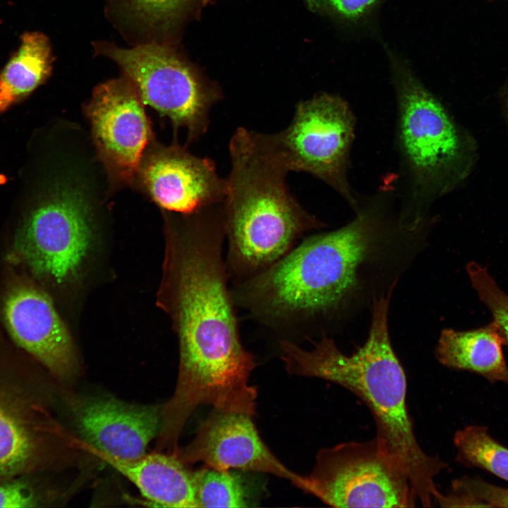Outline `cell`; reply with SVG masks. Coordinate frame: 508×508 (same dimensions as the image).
Here are the masks:
<instances>
[{"label": "cell", "mask_w": 508, "mask_h": 508, "mask_svg": "<svg viewBox=\"0 0 508 508\" xmlns=\"http://www.w3.org/2000/svg\"><path fill=\"white\" fill-rule=\"evenodd\" d=\"M97 56L115 62L135 85L144 104L186 128L188 141L202 135L219 94L208 86L174 46L145 44L130 49L105 41L92 43Z\"/></svg>", "instance_id": "obj_7"}, {"label": "cell", "mask_w": 508, "mask_h": 508, "mask_svg": "<svg viewBox=\"0 0 508 508\" xmlns=\"http://www.w3.org/2000/svg\"><path fill=\"white\" fill-rule=\"evenodd\" d=\"M25 476L0 478V507L28 508L41 505L42 497Z\"/></svg>", "instance_id": "obj_25"}, {"label": "cell", "mask_w": 508, "mask_h": 508, "mask_svg": "<svg viewBox=\"0 0 508 508\" xmlns=\"http://www.w3.org/2000/svg\"><path fill=\"white\" fill-rule=\"evenodd\" d=\"M435 504L441 507H508V489L491 485L479 478L463 476L452 482L449 492H440Z\"/></svg>", "instance_id": "obj_22"}, {"label": "cell", "mask_w": 508, "mask_h": 508, "mask_svg": "<svg viewBox=\"0 0 508 508\" xmlns=\"http://www.w3.org/2000/svg\"><path fill=\"white\" fill-rule=\"evenodd\" d=\"M137 177L162 207L190 214L224 202L226 182L215 163L174 144L155 145L144 153Z\"/></svg>", "instance_id": "obj_13"}, {"label": "cell", "mask_w": 508, "mask_h": 508, "mask_svg": "<svg viewBox=\"0 0 508 508\" xmlns=\"http://www.w3.org/2000/svg\"><path fill=\"white\" fill-rule=\"evenodd\" d=\"M395 92L394 143L399 173L394 183L399 217L424 222L426 213L464 177L468 146L447 109L413 73L390 54Z\"/></svg>", "instance_id": "obj_5"}, {"label": "cell", "mask_w": 508, "mask_h": 508, "mask_svg": "<svg viewBox=\"0 0 508 508\" xmlns=\"http://www.w3.org/2000/svg\"><path fill=\"white\" fill-rule=\"evenodd\" d=\"M143 102L126 76L96 87L86 113L97 150L117 181L132 182L150 138Z\"/></svg>", "instance_id": "obj_10"}, {"label": "cell", "mask_w": 508, "mask_h": 508, "mask_svg": "<svg viewBox=\"0 0 508 508\" xmlns=\"http://www.w3.org/2000/svg\"><path fill=\"white\" fill-rule=\"evenodd\" d=\"M52 56L48 38L27 32L18 52L0 73V113L30 94L49 77Z\"/></svg>", "instance_id": "obj_19"}, {"label": "cell", "mask_w": 508, "mask_h": 508, "mask_svg": "<svg viewBox=\"0 0 508 508\" xmlns=\"http://www.w3.org/2000/svg\"><path fill=\"white\" fill-rule=\"evenodd\" d=\"M382 0H307L314 11L346 24H357L369 17Z\"/></svg>", "instance_id": "obj_24"}, {"label": "cell", "mask_w": 508, "mask_h": 508, "mask_svg": "<svg viewBox=\"0 0 508 508\" xmlns=\"http://www.w3.org/2000/svg\"><path fill=\"white\" fill-rule=\"evenodd\" d=\"M466 271L479 299L491 313L504 344L508 346V294L498 286L486 267L471 261L467 264Z\"/></svg>", "instance_id": "obj_23"}, {"label": "cell", "mask_w": 508, "mask_h": 508, "mask_svg": "<svg viewBox=\"0 0 508 508\" xmlns=\"http://www.w3.org/2000/svg\"><path fill=\"white\" fill-rule=\"evenodd\" d=\"M162 408L129 404L109 397H86L73 404L75 422L87 444L111 456L135 459L159 435Z\"/></svg>", "instance_id": "obj_15"}, {"label": "cell", "mask_w": 508, "mask_h": 508, "mask_svg": "<svg viewBox=\"0 0 508 508\" xmlns=\"http://www.w3.org/2000/svg\"><path fill=\"white\" fill-rule=\"evenodd\" d=\"M308 493L334 507H413L406 473L375 437L320 449L306 476Z\"/></svg>", "instance_id": "obj_8"}, {"label": "cell", "mask_w": 508, "mask_h": 508, "mask_svg": "<svg viewBox=\"0 0 508 508\" xmlns=\"http://www.w3.org/2000/svg\"><path fill=\"white\" fill-rule=\"evenodd\" d=\"M2 315L13 341L53 375L67 380L75 373L71 337L45 292L28 282L16 284L6 294Z\"/></svg>", "instance_id": "obj_14"}, {"label": "cell", "mask_w": 508, "mask_h": 508, "mask_svg": "<svg viewBox=\"0 0 508 508\" xmlns=\"http://www.w3.org/2000/svg\"><path fill=\"white\" fill-rule=\"evenodd\" d=\"M60 435L28 383L0 376V478L28 476L45 468Z\"/></svg>", "instance_id": "obj_11"}, {"label": "cell", "mask_w": 508, "mask_h": 508, "mask_svg": "<svg viewBox=\"0 0 508 508\" xmlns=\"http://www.w3.org/2000/svg\"><path fill=\"white\" fill-rule=\"evenodd\" d=\"M454 445L459 463L483 468L508 481V449L494 440L486 428L470 425L457 430Z\"/></svg>", "instance_id": "obj_20"}, {"label": "cell", "mask_w": 508, "mask_h": 508, "mask_svg": "<svg viewBox=\"0 0 508 508\" xmlns=\"http://www.w3.org/2000/svg\"><path fill=\"white\" fill-rule=\"evenodd\" d=\"M392 284L387 295L373 300L368 339L351 355L322 334L310 351L289 339H281L282 359L289 374L316 377L354 394L370 410L381 447L407 475L422 507H431L440 491L435 480L447 464L421 447L406 404L404 368L392 348L388 309Z\"/></svg>", "instance_id": "obj_3"}, {"label": "cell", "mask_w": 508, "mask_h": 508, "mask_svg": "<svg viewBox=\"0 0 508 508\" xmlns=\"http://www.w3.org/2000/svg\"><path fill=\"white\" fill-rule=\"evenodd\" d=\"M85 446L131 480L150 501L167 507H198L193 473L175 455L152 453L121 459L87 443Z\"/></svg>", "instance_id": "obj_16"}, {"label": "cell", "mask_w": 508, "mask_h": 508, "mask_svg": "<svg viewBox=\"0 0 508 508\" xmlns=\"http://www.w3.org/2000/svg\"><path fill=\"white\" fill-rule=\"evenodd\" d=\"M198 507H246V490L239 476L209 466L193 473Z\"/></svg>", "instance_id": "obj_21"}, {"label": "cell", "mask_w": 508, "mask_h": 508, "mask_svg": "<svg viewBox=\"0 0 508 508\" xmlns=\"http://www.w3.org/2000/svg\"><path fill=\"white\" fill-rule=\"evenodd\" d=\"M79 170L49 186L17 232L13 250L33 274L62 283L75 277L92 242V190Z\"/></svg>", "instance_id": "obj_6"}, {"label": "cell", "mask_w": 508, "mask_h": 508, "mask_svg": "<svg viewBox=\"0 0 508 508\" xmlns=\"http://www.w3.org/2000/svg\"><path fill=\"white\" fill-rule=\"evenodd\" d=\"M395 189L384 181L361 198L355 217L342 227L311 236L261 273L234 284L236 306L281 332L299 330L339 308L358 284L361 267L392 225Z\"/></svg>", "instance_id": "obj_2"}, {"label": "cell", "mask_w": 508, "mask_h": 508, "mask_svg": "<svg viewBox=\"0 0 508 508\" xmlns=\"http://www.w3.org/2000/svg\"><path fill=\"white\" fill-rule=\"evenodd\" d=\"M179 241L176 318L180 345L176 386L165 404L187 421L201 404L250 413L257 389L250 385L255 358L243 346L223 245V205L193 214Z\"/></svg>", "instance_id": "obj_1"}, {"label": "cell", "mask_w": 508, "mask_h": 508, "mask_svg": "<svg viewBox=\"0 0 508 508\" xmlns=\"http://www.w3.org/2000/svg\"><path fill=\"white\" fill-rule=\"evenodd\" d=\"M183 464L202 462L219 469L231 468L274 475L308 493L306 476L285 466L260 438L252 416L214 408L200 425L193 440L174 454Z\"/></svg>", "instance_id": "obj_12"}, {"label": "cell", "mask_w": 508, "mask_h": 508, "mask_svg": "<svg viewBox=\"0 0 508 508\" xmlns=\"http://www.w3.org/2000/svg\"><path fill=\"white\" fill-rule=\"evenodd\" d=\"M356 118L341 97L320 93L298 103L290 124L278 133L291 171L325 182L355 210L361 197L349 179Z\"/></svg>", "instance_id": "obj_9"}, {"label": "cell", "mask_w": 508, "mask_h": 508, "mask_svg": "<svg viewBox=\"0 0 508 508\" xmlns=\"http://www.w3.org/2000/svg\"><path fill=\"white\" fill-rule=\"evenodd\" d=\"M195 0H106L105 13L133 47L174 46L179 26Z\"/></svg>", "instance_id": "obj_17"}, {"label": "cell", "mask_w": 508, "mask_h": 508, "mask_svg": "<svg viewBox=\"0 0 508 508\" xmlns=\"http://www.w3.org/2000/svg\"><path fill=\"white\" fill-rule=\"evenodd\" d=\"M504 341L496 324L471 330L444 329L435 348L437 360L456 370L477 373L490 382L508 386V367L503 354Z\"/></svg>", "instance_id": "obj_18"}, {"label": "cell", "mask_w": 508, "mask_h": 508, "mask_svg": "<svg viewBox=\"0 0 508 508\" xmlns=\"http://www.w3.org/2000/svg\"><path fill=\"white\" fill-rule=\"evenodd\" d=\"M229 150L231 169L223 203L225 262L229 279L236 284L265 271L305 233L326 224L289 191V163L274 138L241 134L230 140Z\"/></svg>", "instance_id": "obj_4"}]
</instances>
